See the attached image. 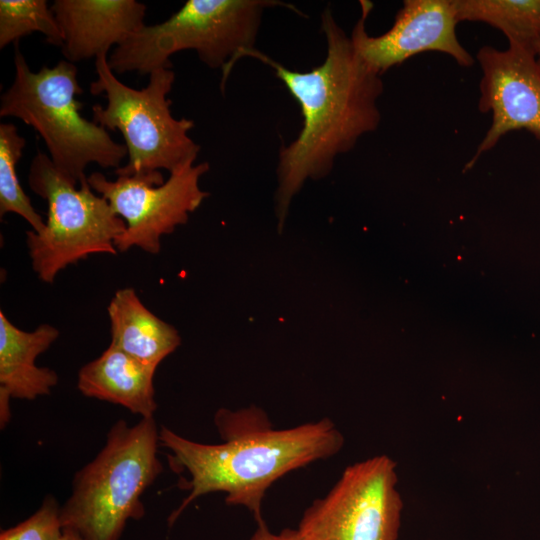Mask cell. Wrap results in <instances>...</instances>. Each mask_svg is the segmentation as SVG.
I'll use <instances>...</instances> for the list:
<instances>
[{
  "instance_id": "obj_10",
  "label": "cell",
  "mask_w": 540,
  "mask_h": 540,
  "mask_svg": "<svg viewBox=\"0 0 540 540\" xmlns=\"http://www.w3.org/2000/svg\"><path fill=\"white\" fill-rule=\"evenodd\" d=\"M360 7L361 15L350 38L360 57L379 74L427 51L445 53L463 67L474 64L457 38L458 22L451 0H406L392 27L378 36L366 31L373 3L361 0Z\"/></svg>"
},
{
  "instance_id": "obj_19",
  "label": "cell",
  "mask_w": 540,
  "mask_h": 540,
  "mask_svg": "<svg viewBox=\"0 0 540 540\" xmlns=\"http://www.w3.org/2000/svg\"><path fill=\"white\" fill-rule=\"evenodd\" d=\"M63 528L60 506L47 496L41 507L18 525L2 530L0 540H60Z\"/></svg>"
},
{
  "instance_id": "obj_21",
  "label": "cell",
  "mask_w": 540,
  "mask_h": 540,
  "mask_svg": "<svg viewBox=\"0 0 540 540\" xmlns=\"http://www.w3.org/2000/svg\"><path fill=\"white\" fill-rule=\"evenodd\" d=\"M60 540H85V539L82 538L78 533L72 530L63 529V533Z\"/></svg>"
},
{
  "instance_id": "obj_2",
  "label": "cell",
  "mask_w": 540,
  "mask_h": 540,
  "mask_svg": "<svg viewBox=\"0 0 540 540\" xmlns=\"http://www.w3.org/2000/svg\"><path fill=\"white\" fill-rule=\"evenodd\" d=\"M214 422L223 440L219 444L195 442L161 426L160 445L190 475L189 494L169 517L170 525L195 499L211 492H224L228 505L246 507L260 523L263 498L275 481L334 456L344 444L328 418L274 430L262 410L250 407L236 412L219 409Z\"/></svg>"
},
{
  "instance_id": "obj_13",
  "label": "cell",
  "mask_w": 540,
  "mask_h": 540,
  "mask_svg": "<svg viewBox=\"0 0 540 540\" xmlns=\"http://www.w3.org/2000/svg\"><path fill=\"white\" fill-rule=\"evenodd\" d=\"M50 324H40L33 331H24L9 321L0 311V423L9 421L10 399L33 400L48 395L58 383L57 373L48 367H38L37 357L59 337Z\"/></svg>"
},
{
  "instance_id": "obj_16",
  "label": "cell",
  "mask_w": 540,
  "mask_h": 540,
  "mask_svg": "<svg viewBox=\"0 0 540 540\" xmlns=\"http://www.w3.org/2000/svg\"><path fill=\"white\" fill-rule=\"evenodd\" d=\"M457 22H483L513 44L533 52L540 45V0H451Z\"/></svg>"
},
{
  "instance_id": "obj_9",
  "label": "cell",
  "mask_w": 540,
  "mask_h": 540,
  "mask_svg": "<svg viewBox=\"0 0 540 540\" xmlns=\"http://www.w3.org/2000/svg\"><path fill=\"white\" fill-rule=\"evenodd\" d=\"M209 168L207 162L190 164L171 173L166 181L160 171L120 175L116 180L100 172L91 173L87 177L91 189L105 198L126 224L115 241L117 251L138 247L158 254L161 237L187 223L189 214L209 196L199 186Z\"/></svg>"
},
{
  "instance_id": "obj_1",
  "label": "cell",
  "mask_w": 540,
  "mask_h": 540,
  "mask_svg": "<svg viewBox=\"0 0 540 540\" xmlns=\"http://www.w3.org/2000/svg\"><path fill=\"white\" fill-rule=\"evenodd\" d=\"M321 30L326 57L309 71L290 70L257 49L244 56L274 70L303 117L296 139L279 151L275 194L279 231L305 181L326 177L335 158L350 151L361 136L374 132L381 120L377 105L383 93L381 74L360 57L329 7L322 13Z\"/></svg>"
},
{
  "instance_id": "obj_7",
  "label": "cell",
  "mask_w": 540,
  "mask_h": 540,
  "mask_svg": "<svg viewBox=\"0 0 540 540\" xmlns=\"http://www.w3.org/2000/svg\"><path fill=\"white\" fill-rule=\"evenodd\" d=\"M28 183L48 205L44 229L26 232L32 268L41 281L53 283L60 271L90 255L118 253L115 241L126 224L105 198L92 192L87 179L73 185L39 151L30 164Z\"/></svg>"
},
{
  "instance_id": "obj_18",
  "label": "cell",
  "mask_w": 540,
  "mask_h": 540,
  "mask_svg": "<svg viewBox=\"0 0 540 540\" xmlns=\"http://www.w3.org/2000/svg\"><path fill=\"white\" fill-rule=\"evenodd\" d=\"M33 32L44 34L52 45H62L60 28L46 0H0L1 49Z\"/></svg>"
},
{
  "instance_id": "obj_8",
  "label": "cell",
  "mask_w": 540,
  "mask_h": 540,
  "mask_svg": "<svg viewBox=\"0 0 540 540\" xmlns=\"http://www.w3.org/2000/svg\"><path fill=\"white\" fill-rule=\"evenodd\" d=\"M396 463L379 455L348 466L303 513L299 540H397L403 502Z\"/></svg>"
},
{
  "instance_id": "obj_6",
  "label": "cell",
  "mask_w": 540,
  "mask_h": 540,
  "mask_svg": "<svg viewBox=\"0 0 540 540\" xmlns=\"http://www.w3.org/2000/svg\"><path fill=\"white\" fill-rule=\"evenodd\" d=\"M97 79L90 93L104 94L106 106L92 107L93 122L106 130L121 132L128 162L115 170L117 176L167 170L174 173L194 164L200 146L189 136L194 122L176 119L167 95L172 90V68H158L149 74L148 85L140 90L122 83L108 64V54L95 59Z\"/></svg>"
},
{
  "instance_id": "obj_11",
  "label": "cell",
  "mask_w": 540,
  "mask_h": 540,
  "mask_svg": "<svg viewBox=\"0 0 540 540\" xmlns=\"http://www.w3.org/2000/svg\"><path fill=\"white\" fill-rule=\"evenodd\" d=\"M476 57L482 69L478 108L492 113V123L467 168L508 132L525 129L540 140V64L536 55L509 44L506 50L483 46Z\"/></svg>"
},
{
  "instance_id": "obj_14",
  "label": "cell",
  "mask_w": 540,
  "mask_h": 540,
  "mask_svg": "<svg viewBox=\"0 0 540 540\" xmlns=\"http://www.w3.org/2000/svg\"><path fill=\"white\" fill-rule=\"evenodd\" d=\"M156 368L141 363L113 345L81 367L77 388L86 397L121 405L141 418L157 410L153 384Z\"/></svg>"
},
{
  "instance_id": "obj_3",
  "label": "cell",
  "mask_w": 540,
  "mask_h": 540,
  "mask_svg": "<svg viewBox=\"0 0 540 540\" xmlns=\"http://www.w3.org/2000/svg\"><path fill=\"white\" fill-rule=\"evenodd\" d=\"M15 77L1 94L0 116L14 117L31 126L44 140L57 171L79 186L90 163L102 168L121 167L126 146L114 141L108 130L84 118L83 93L74 63L59 61L33 72L15 45Z\"/></svg>"
},
{
  "instance_id": "obj_5",
  "label": "cell",
  "mask_w": 540,
  "mask_h": 540,
  "mask_svg": "<svg viewBox=\"0 0 540 540\" xmlns=\"http://www.w3.org/2000/svg\"><path fill=\"white\" fill-rule=\"evenodd\" d=\"M159 432L154 417L114 423L101 451L75 474L60 507L62 528L85 540H119L129 519H141V496L163 470Z\"/></svg>"
},
{
  "instance_id": "obj_12",
  "label": "cell",
  "mask_w": 540,
  "mask_h": 540,
  "mask_svg": "<svg viewBox=\"0 0 540 540\" xmlns=\"http://www.w3.org/2000/svg\"><path fill=\"white\" fill-rule=\"evenodd\" d=\"M50 7L71 63L108 54L145 25L146 5L135 0H55Z\"/></svg>"
},
{
  "instance_id": "obj_17",
  "label": "cell",
  "mask_w": 540,
  "mask_h": 540,
  "mask_svg": "<svg viewBox=\"0 0 540 540\" xmlns=\"http://www.w3.org/2000/svg\"><path fill=\"white\" fill-rule=\"evenodd\" d=\"M26 140L12 123L0 124V217L7 213L21 216L36 233L45 227V221L35 210L23 191L16 174V165L22 157Z\"/></svg>"
},
{
  "instance_id": "obj_22",
  "label": "cell",
  "mask_w": 540,
  "mask_h": 540,
  "mask_svg": "<svg viewBox=\"0 0 540 540\" xmlns=\"http://www.w3.org/2000/svg\"><path fill=\"white\" fill-rule=\"evenodd\" d=\"M536 58H537L538 63L540 64V45L538 46L536 50Z\"/></svg>"
},
{
  "instance_id": "obj_20",
  "label": "cell",
  "mask_w": 540,
  "mask_h": 540,
  "mask_svg": "<svg viewBox=\"0 0 540 540\" xmlns=\"http://www.w3.org/2000/svg\"><path fill=\"white\" fill-rule=\"evenodd\" d=\"M257 525L256 531L249 540H299L297 529L286 528L275 534L268 529L264 521Z\"/></svg>"
},
{
  "instance_id": "obj_15",
  "label": "cell",
  "mask_w": 540,
  "mask_h": 540,
  "mask_svg": "<svg viewBox=\"0 0 540 540\" xmlns=\"http://www.w3.org/2000/svg\"><path fill=\"white\" fill-rule=\"evenodd\" d=\"M107 313L110 344L143 364L157 369L181 344L177 329L153 314L133 288L117 290Z\"/></svg>"
},
{
  "instance_id": "obj_4",
  "label": "cell",
  "mask_w": 540,
  "mask_h": 540,
  "mask_svg": "<svg viewBox=\"0 0 540 540\" xmlns=\"http://www.w3.org/2000/svg\"><path fill=\"white\" fill-rule=\"evenodd\" d=\"M292 4L276 0H188L167 20L144 25L114 48L108 64L115 74H150L172 68L170 56L182 50L196 51L211 69L222 70L220 87L238 60L255 48L263 13L272 7Z\"/></svg>"
}]
</instances>
